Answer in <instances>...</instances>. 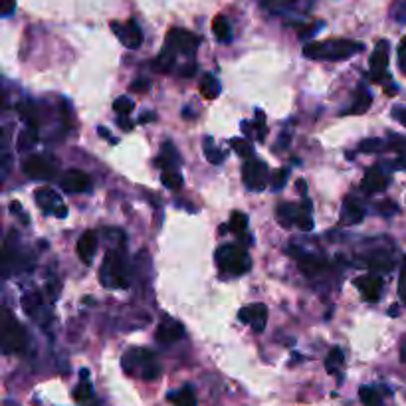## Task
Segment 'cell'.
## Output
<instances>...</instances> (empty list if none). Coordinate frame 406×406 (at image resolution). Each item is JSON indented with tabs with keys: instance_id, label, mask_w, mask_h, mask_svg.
Masks as SVG:
<instances>
[{
	"instance_id": "obj_33",
	"label": "cell",
	"mask_w": 406,
	"mask_h": 406,
	"mask_svg": "<svg viewBox=\"0 0 406 406\" xmlns=\"http://www.w3.org/2000/svg\"><path fill=\"white\" fill-rule=\"evenodd\" d=\"M248 228V216L244 213H232L230 222H228V230L236 234H244Z\"/></svg>"
},
{
	"instance_id": "obj_42",
	"label": "cell",
	"mask_w": 406,
	"mask_h": 406,
	"mask_svg": "<svg viewBox=\"0 0 406 406\" xmlns=\"http://www.w3.org/2000/svg\"><path fill=\"white\" fill-rule=\"evenodd\" d=\"M398 64H401V70L405 72L406 76V38L403 40V44L398 48Z\"/></svg>"
},
{
	"instance_id": "obj_17",
	"label": "cell",
	"mask_w": 406,
	"mask_h": 406,
	"mask_svg": "<svg viewBox=\"0 0 406 406\" xmlns=\"http://www.w3.org/2000/svg\"><path fill=\"white\" fill-rule=\"evenodd\" d=\"M36 204L46 214H54V216L64 206L59 194L56 191H52V189H38L36 191Z\"/></svg>"
},
{
	"instance_id": "obj_15",
	"label": "cell",
	"mask_w": 406,
	"mask_h": 406,
	"mask_svg": "<svg viewBox=\"0 0 406 406\" xmlns=\"http://www.w3.org/2000/svg\"><path fill=\"white\" fill-rule=\"evenodd\" d=\"M295 256V254H293ZM297 258V266H299V270L303 271L306 275H310V278H315V275H319L321 271L327 270V262L321 258V256H315V254H299V256H295Z\"/></svg>"
},
{
	"instance_id": "obj_8",
	"label": "cell",
	"mask_w": 406,
	"mask_h": 406,
	"mask_svg": "<svg viewBox=\"0 0 406 406\" xmlns=\"http://www.w3.org/2000/svg\"><path fill=\"white\" fill-rule=\"evenodd\" d=\"M242 178L250 191H264L270 180L268 165L258 159H248L242 167Z\"/></svg>"
},
{
	"instance_id": "obj_50",
	"label": "cell",
	"mask_w": 406,
	"mask_h": 406,
	"mask_svg": "<svg viewBox=\"0 0 406 406\" xmlns=\"http://www.w3.org/2000/svg\"><path fill=\"white\" fill-rule=\"evenodd\" d=\"M401 359H403V363H406V339L405 343H403V347H401Z\"/></svg>"
},
{
	"instance_id": "obj_9",
	"label": "cell",
	"mask_w": 406,
	"mask_h": 406,
	"mask_svg": "<svg viewBox=\"0 0 406 406\" xmlns=\"http://www.w3.org/2000/svg\"><path fill=\"white\" fill-rule=\"evenodd\" d=\"M111 28H113V32L117 34V38L121 40L123 46H127V48H131V50H135V48L141 46V42H143V32H141V28H139V24H137L135 20H127L125 24L111 22Z\"/></svg>"
},
{
	"instance_id": "obj_51",
	"label": "cell",
	"mask_w": 406,
	"mask_h": 406,
	"mask_svg": "<svg viewBox=\"0 0 406 406\" xmlns=\"http://www.w3.org/2000/svg\"><path fill=\"white\" fill-rule=\"evenodd\" d=\"M99 135L107 137V139H109V141H111V139H113V137L109 135V133H107V131H105V129H103V127H99Z\"/></svg>"
},
{
	"instance_id": "obj_48",
	"label": "cell",
	"mask_w": 406,
	"mask_h": 406,
	"mask_svg": "<svg viewBox=\"0 0 406 406\" xmlns=\"http://www.w3.org/2000/svg\"><path fill=\"white\" fill-rule=\"evenodd\" d=\"M297 191L301 194H306V180H297Z\"/></svg>"
},
{
	"instance_id": "obj_40",
	"label": "cell",
	"mask_w": 406,
	"mask_h": 406,
	"mask_svg": "<svg viewBox=\"0 0 406 406\" xmlns=\"http://www.w3.org/2000/svg\"><path fill=\"white\" fill-rule=\"evenodd\" d=\"M398 297L403 299V303H406V258H405V264H403L401 278H398Z\"/></svg>"
},
{
	"instance_id": "obj_21",
	"label": "cell",
	"mask_w": 406,
	"mask_h": 406,
	"mask_svg": "<svg viewBox=\"0 0 406 406\" xmlns=\"http://www.w3.org/2000/svg\"><path fill=\"white\" fill-rule=\"evenodd\" d=\"M299 213H301V204L297 206V204H291V202H282L275 211V216H278V222L284 228H290L293 224H297Z\"/></svg>"
},
{
	"instance_id": "obj_36",
	"label": "cell",
	"mask_w": 406,
	"mask_h": 406,
	"mask_svg": "<svg viewBox=\"0 0 406 406\" xmlns=\"http://www.w3.org/2000/svg\"><path fill=\"white\" fill-rule=\"evenodd\" d=\"M230 145H232L234 151L240 157H244V159H250V157L254 155V147H252L246 139H232Z\"/></svg>"
},
{
	"instance_id": "obj_41",
	"label": "cell",
	"mask_w": 406,
	"mask_h": 406,
	"mask_svg": "<svg viewBox=\"0 0 406 406\" xmlns=\"http://www.w3.org/2000/svg\"><path fill=\"white\" fill-rule=\"evenodd\" d=\"M379 213L385 214V216H392V214L398 213V206H396L392 200H385V202H381V206H379Z\"/></svg>"
},
{
	"instance_id": "obj_29",
	"label": "cell",
	"mask_w": 406,
	"mask_h": 406,
	"mask_svg": "<svg viewBox=\"0 0 406 406\" xmlns=\"http://www.w3.org/2000/svg\"><path fill=\"white\" fill-rule=\"evenodd\" d=\"M202 147H204V155H206V159H208L213 165H222V163H224V153L214 145V141L211 137L204 139V145H202Z\"/></svg>"
},
{
	"instance_id": "obj_35",
	"label": "cell",
	"mask_w": 406,
	"mask_h": 406,
	"mask_svg": "<svg viewBox=\"0 0 406 406\" xmlns=\"http://www.w3.org/2000/svg\"><path fill=\"white\" fill-rule=\"evenodd\" d=\"M133 107H135L133 99H129L127 96L117 97L116 101H113V109H116L117 116H129L133 111Z\"/></svg>"
},
{
	"instance_id": "obj_13",
	"label": "cell",
	"mask_w": 406,
	"mask_h": 406,
	"mask_svg": "<svg viewBox=\"0 0 406 406\" xmlns=\"http://www.w3.org/2000/svg\"><path fill=\"white\" fill-rule=\"evenodd\" d=\"M388 42L387 40H381L370 56V74H373V79L375 81H381V79L387 76V68H388Z\"/></svg>"
},
{
	"instance_id": "obj_31",
	"label": "cell",
	"mask_w": 406,
	"mask_h": 406,
	"mask_svg": "<svg viewBox=\"0 0 406 406\" xmlns=\"http://www.w3.org/2000/svg\"><path fill=\"white\" fill-rule=\"evenodd\" d=\"M359 396H361V403L363 406H383V401H381V394L370 387H363L359 390Z\"/></svg>"
},
{
	"instance_id": "obj_3",
	"label": "cell",
	"mask_w": 406,
	"mask_h": 406,
	"mask_svg": "<svg viewBox=\"0 0 406 406\" xmlns=\"http://www.w3.org/2000/svg\"><path fill=\"white\" fill-rule=\"evenodd\" d=\"M216 264L226 275H244L250 271L252 260L240 244H224L216 250Z\"/></svg>"
},
{
	"instance_id": "obj_16",
	"label": "cell",
	"mask_w": 406,
	"mask_h": 406,
	"mask_svg": "<svg viewBox=\"0 0 406 406\" xmlns=\"http://www.w3.org/2000/svg\"><path fill=\"white\" fill-rule=\"evenodd\" d=\"M182 335H185L182 323H178L174 319H165L157 329V341H161L165 345H171L174 341L182 339Z\"/></svg>"
},
{
	"instance_id": "obj_30",
	"label": "cell",
	"mask_w": 406,
	"mask_h": 406,
	"mask_svg": "<svg viewBox=\"0 0 406 406\" xmlns=\"http://www.w3.org/2000/svg\"><path fill=\"white\" fill-rule=\"evenodd\" d=\"M368 268L375 271H390L392 270V260H390V256L385 254V252H381V254H377L370 262H368Z\"/></svg>"
},
{
	"instance_id": "obj_49",
	"label": "cell",
	"mask_w": 406,
	"mask_h": 406,
	"mask_svg": "<svg viewBox=\"0 0 406 406\" xmlns=\"http://www.w3.org/2000/svg\"><path fill=\"white\" fill-rule=\"evenodd\" d=\"M153 119H155V116H153V113H147V116H141V119H139V121H141V123H145V121H153Z\"/></svg>"
},
{
	"instance_id": "obj_7",
	"label": "cell",
	"mask_w": 406,
	"mask_h": 406,
	"mask_svg": "<svg viewBox=\"0 0 406 406\" xmlns=\"http://www.w3.org/2000/svg\"><path fill=\"white\" fill-rule=\"evenodd\" d=\"M22 171L34 180H48L56 176L58 161L50 155H30L22 163Z\"/></svg>"
},
{
	"instance_id": "obj_12",
	"label": "cell",
	"mask_w": 406,
	"mask_h": 406,
	"mask_svg": "<svg viewBox=\"0 0 406 406\" xmlns=\"http://www.w3.org/2000/svg\"><path fill=\"white\" fill-rule=\"evenodd\" d=\"M59 185H62L64 193L79 194V193L90 191L92 180H90V176L83 173V171H79V169H70V171H66V173H64L62 180H59Z\"/></svg>"
},
{
	"instance_id": "obj_1",
	"label": "cell",
	"mask_w": 406,
	"mask_h": 406,
	"mask_svg": "<svg viewBox=\"0 0 406 406\" xmlns=\"http://www.w3.org/2000/svg\"><path fill=\"white\" fill-rule=\"evenodd\" d=\"M363 44L353 40H325V42H310L303 46V54L311 59H333L341 62L359 54Z\"/></svg>"
},
{
	"instance_id": "obj_38",
	"label": "cell",
	"mask_w": 406,
	"mask_h": 406,
	"mask_svg": "<svg viewBox=\"0 0 406 406\" xmlns=\"http://www.w3.org/2000/svg\"><path fill=\"white\" fill-rule=\"evenodd\" d=\"M359 149L365 151V153H377V151L385 149V143H383V139H365L359 145Z\"/></svg>"
},
{
	"instance_id": "obj_6",
	"label": "cell",
	"mask_w": 406,
	"mask_h": 406,
	"mask_svg": "<svg viewBox=\"0 0 406 406\" xmlns=\"http://www.w3.org/2000/svg\"><path fill=\"white\" fill-rule=\"evenodd\" d=\"M198 44H200V38L193 32L182 30V28H171L167 32V38H165V50L173 52L174 56L182 54V56L191 58L198 50Z\"/></svg>"
},
{
	"instance_id": "obj_27",
	"label": "cell",
	"mask_w": 406,
	"mask_h": 406,
	"mask_svg": "<svg viewBox=\"0 0 406 406\" xmlns=\"http://www.w3.org/2000/svg\"><path fill=\"white\" fill-rule=\"evenodd\" d=\"M200 94L204 99H216L220 94V83L214 76H204L200 79Z\"/></svg>"
},
{
	"instance_id": "obj_5",
	"label": "cell",
	"mask_w": 406,
	"mask_h": 406,
	"mask_svg": "<svg viewBox=\"0 0 406 406\" xmlns=\"http://www.w3.org/2000/svg\"><path fill=\"white\" fill-rule=\"evenodd\" d=\"M2 351L6 355H12V353H22L26 349V331L20 325L16 319H12L8 313L4 315L2 319Z\"/></svg>"
},
{
	"instance_id": "obj_14",
	"label": "cell",
	"mask_w": 406,
	"mask_h": 406,
	"mask_svg": "<svg viewBox=\"0 0 406 406\" xmlns=\"http://www.w3.org/2000/svg\"><path fill=\"white\" fill-rule=\"evenodd\" d=\"M388 182H390V176L381 167H373L363 176V191L367 194L383 193L388 187Z\"/></svg>"
},
{
	"instance_id": "obj_10",
	"label": "cell",
	"mask_w": 406,
	"mask_h": 406,
	"mask_svg": "<svg viewBox=\"0 0 406 406\" xmlns=\"http://www.w3.org/2000/svg\"><path fill=\"white\" fill-rule=\"evenodd\" d=\"M238 319L246 325H250L254 331L262 333L266 329V323H268V310L264 303H254V306H248V308H242L240 313H238Z\"/></svg>"
},
{
	"instance_id": "obj_11",
	"label": "cell",
	"mask_w": 406,
	"mask_h": 406,
	"mask_svg": "<svg viewBox=\"0 0 406 406\" xmlns=\"http://www.w3.org/2000/svg\"><path fill=\"white\" fill-rule=\"evenodd\" d=\"M383 286H385V282L379 273H368V275H361L355 280V288L363 295V299H367L370 303L381 297Z\"/></svg>"
},
{
	"instance_id": "obj_34",
	"label": "cell",
	"mask_w": 406,
	"mask_h": 406,
	"mask_svg": "<svg viewBox=\"0 0 406 406\" xmlns=\"http://www.w3.org/2000/svg\"><path fill=\"white\" fill-rule=\"evenodd\" d=\"M40 306H42V299H40L38 293H26L22 297V310L26 311L28 315H34L40 310Z\"/></svg>"
},
{
	"instance_id": "obj_19",
	"label": "cell",
	"mask_w": 406,
	"mask_h": 406,
	"mask_svg": "<svg viewBox=\"0 0 406 406\" xmlns=\"http://www.w3.org/2000/svg\"><path fill=\"white\" fill-rule=\"evenodd\" d=\"M365 218V211L363 206L355 200V198H347L343 202V208H341V224L345 226H355V224H361Z\"/></svg>"
},
{
	"instance_id": "obj_22",
	"label": "cell",
	"mask_w": 406,
	"mask_h": 406,
	"mask_svg": "<svg viewBox=\"0 0 406 406\" xmlns=\"http://www.w3.org/2000/svg\"><path fill=\"white\" fill-rule=\"evenodd\" d=\"M370 101H373V97L368 94V90L365 85H361V87L357 90V94H355L353 105L349 107L343 116H361V113H365L368 107H370Z\"/></svg>"
},
{
	"instance_id": "obj_2",
	"label": "cell",
	"mask_w": 406,
	"mask_h": 406,
	"mask_svg": "<svg viewBox=\"0 0 406 406\" xmlns=\"http://www.w3.org/2000/svg\"><path fill=\"white\" fill-rule=\"evenodd\" d=\"M123 363V370L127 375H135L145 381H155L161 375V365L157 361V357L147 351V349H131L123 355L121 359Z\"/></svg>"
},
{
	"instance_id": "obj_43",
	"label": "cell",
	"mask_w": 406,
	"mask_h": 406,
	"mask_svg": "<svg viewBox=\"0 0 406 406\" xmlns=\"http://www.w3.org/2000/svg\"><path fill=\"white\" fill-rule=\"evenodd\" d=\"M16 8V0H2V16H10Z\"/></svg>"
},
{
	"instance_id": "obj_23",
	"label": "cell",
	"mask_w": 406,
	"mask_h": 406,
	"mask_svg": "<svg viewBox=\"0 0 406 406\" xmlns=\"http://www.w3.org/2000/svg\"><path fill=\"white\" fill-rule=\"evenodd\" d=\"M38 141V133H36V127H26L24 131H20L18 139H16V147H18L20 153H28L32 151V147L36 145Z\"/></svg>"
},
{
	"instance_id": "obj_37",
	"label": "cell",
	"mask_w": 406,
	"mask_h": 406,
	"mask_svg": "<svg viewBox=\"0 0 406 406\" xmlns=\"http://www.w3.org/2000/svg\"><path fill=\"white\" fill-rule=\"evenodd\" d=\"M94 396V390H92V385L90 383H81L76 387L74 390V398L78 401V403H85V401H90Z\"/></svg>"
},
{
	"instance_id": "obj_20",
	"label": "cell",
	"mask_w": 406,
	"mask_h": 406,
	"mask_svg": "<svg viewBox=\"0 0 406 406\" xmlns=\"http://www.w3.org/2000/svg\"><path fill=\"white\" fill-rule=\"evenodd\" d=\"M96 252H97V236H96V232L87 230V232L83 234V236H81V238L78 240L79 260H81L85 266H90V264L94 262V256H96Z\"/></svg>"
},
{
	"instance_id": "obj_28",
	"label": "cell",
	"mask_w": 406,
	"mask_h": 406,
	"mask_svg": "<svg viewBox=\"0 0 406 406\" xmlns=\"http://www.w3.org/2000/svg\"><path fill=\"white\" fill-rule=\"evenodd\" d=\"M161 180L169 191H178L182 187V174L178 173L176 169H165L161 174Z\"/></svg>"
},
{
	"instance_id": "obj_32",
	"label": "cell",
	"mask_w": 406,
	"mask_h": 406,
	"mask_svg": "<svg viewBox=\"0 0 406 406\" xmlns=\"http://www.w3.org/2000/svg\"><path fill=\"white\" fill-rule=\"evenodd\" d=\"M174 406H196V396H194L193 388H180V390L174 394Z\"/></svg>"
},
{
	"instance_id": "obj_44",
	"label": "cell",
	"mask_w": 406,
	"mask_h": 406,
	"mask_svg": "<svg viewBox=\"0 0 406 406\" xmlns=\"http://www.w3.org/2000/svg\"><path fill=\"white\" fill-rule=\"evenodd\" d=\"M149 85H151V83H149L147 79H141V81H133V83H131V90H133V92H145V90H149Z\"/></svg>"
},
{
	"instance_id": "obj_18",
	"label": "cell",
	"mask_w": 406,
	"mask_h": 406,
	"mask_svg": "<svg viewBox=\"0 0 406 406\" xmlns=\"http://www.w3.org/2000/svg\"><path fill=\"white\" fill-rule=\"evenodd\" d=\"M311 0H262V6L268 8L270 12H291V10H308Z\"/></svg>"
},
{
	"instance_id": "obj_4",
	"label": "cell",
	"mask_w": 406,
	"mask_h": 406,
	"mask_svg": "<svg viewBox=\"0 0 406 406\" xmlns=\"http://www.w3.org/2000/svg\"><path fill=\"white\" fill-rule=\"evenodd\" d=\"M99 280L105 288H111V290H123L129 286L125 260L117 250H111L105 256L101 271H99Z\"/></svg>"
},
{
	"instance_id": "obj_46",
	"label": "cell",
	"mask_w": 406,
	"mask_h": 406,
	"mask_svg": "<svg viewBox=\"0 0 406 406\" xmlns=\"http://www.w3.org/2000/svg\"><path fill=\"white\" fill-rule=\"evenodd\" d=\"M394 117H396L403 125H406V109H396V111H394Z\"/></svg>"
},
{
	"instance_id": "obj_25",
	"label": "cell",
	"mask_w": 406,
	"mask_h": 406,
	"mask_svg": "<svg viewBox=\"0 0 406 406\" xmlns=\"http://www.w3.org/2000/svg\"><path fill=\"white\" fill-rule=\"evenodd\" d=\"M213 32L218 42H230L232 40V28L226 16H216L213 20Z\"/></svg>"
},
{
	"instance_id": "obj_47",
	"label": "cell",
	"mask_w": 406,
	"mask_h": 406,
	"mask_svg": "<svg viewBox=\"0 0 406 406\" xmlns=\"http://www.w3.org/2000/svg\"><path fill=\"white\" fill-rule=\"evenodd\" d=\"M394 167H396V169H403V171H406V155L401 157V159L394 163Z\"/></svg>"
},
{
	"instance_id": "obj_45",
	"label": "cell",
	"mask_w": 406,
	"mask_h": 406,
	"mask_svg": "<svg viewBox=\"0 0 406 406\" xmlns=\"http://www.w3.org/2000/svg\"><path fill=\"white\" fill-rule=\"evenodd\" d=\"M119 117H121V119H119V127H121V129H127V131H129V129L133 127V125H131V121L127 119V116H119Z\"/></svg>"
},
{
	"instance_id": "obj_24",
	"label": "cell",
	"mask_w": 406,
	"mask_h": 406,
	"mask_svg": "<svg viewBox=\"0 0 406 406\" xmlns=\"http://www.w3.org/2000/svg\"><path fill=\"white\" fill-rule=\"evenodd\" d=\"M159 167L165 171V169H174V165H178L180 163V157L176 153V149H174L171 143H165L163 145V153L159 155Z\"/></svg>"
},
{
	"instance_id": "obj_26",
	"label": "cell",
	"mask_w": 406,
	"mask_h": 406,
	"mask_svg": "<svg viewBox=\"0 0 406 406\" xmlns=\"http://www.w3.org/2000/svg\"><path fill=\"white\" fill-rule=\"evenodd\" d=\"M343 363H345V355H343V351L339 347L331 349L327 355V359H325V368H327L329 375H337L339 373V368L343 367Z\"/></svg>"
},
{
	"instance_id": "obj_39",
	"label": "cell",
	"mask_w": 406,
	"mask_h": 406,
	"mask_svg": "<svg viewBox=\"0 0 406 406\" xmlns=\"http://www.w3.org/2000/svg\"><path fill=\"white\" fill-rule=\"evenodd\" d=\"M286 180H288V169H278L275 174L271 176V185H273V191H280L286 187Z\"/></svg>"
}]
</instances>
